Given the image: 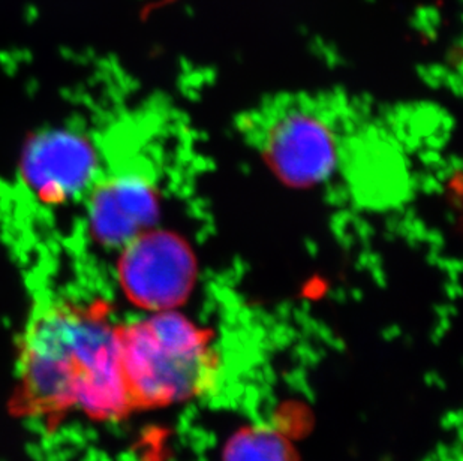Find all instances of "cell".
Returning <instances> with one entry per match:
<instances>
[{"instance_id":"cell-1","label":"cell","mask_w":463,"mask_h":461,"mask_svg":"<svg viewBox=\"0 0 463 461\" xmlns=\"http://www.w3.org/2000/svg\"><path fill=\"white\" fill-rule=\"evenodd\" d=\"M9 409L49 421L70 412L101 422L131 414L118 324L98 306L63 298L38 303L20 339Z\"/></svg>"},{"instance_id":"cell-2","label":"cell","mask_w":463,"mask_h":461,"mask_svg":"<svg viewBox=\"0 0 463 461\" xmlns=\"http://www.w3.org/2000/svg\"><path fill=\"white\" fill-rule=\"evenodd\" d=\"M118 343L132 410L182 405L213 382L212 340L177 309L120 324Z\"/></svg>"},{"instance_id":"cell-3","label":"cell","mask_w":463,"mask_h":461,"mask_svg":"<svg viewBox=\"0 0 463 461\" xmlns=\"http://www.w3.org/2000/svg\"><path fill=\"white\" fill-rule=\"evenodd\" d=\"M346 127L319 98H279L250 114L246 134L271 173L294 187L326 183L345 161Z\"/></svg>"},{"instance_id":"cell-4","label":"cell","mask_w":463,"mask_h":461,"mask_svg":"<svg viewBox=\"0 0 463 461\" xmlns=\"http://www.w3.org/2000/svg\"><path fill=\"white\" fill-rule=\"evenodd\" d=\"M120 282L128 298L146 312L179 309L193 292L197 266L175 235L147 230L125 246Z\"/></svg>"},{"instance_id":"cell-5","label":"cell","mask_w":463,"mask_h":461,"mask_svg":"<svg viewBox=\"0 0 463 461\" xmlns=\"http://www.w3.org/2000/svg\"><path fill=\"white\" fill-rule=\"evenodd\" d=\"M159 202L152 179L127 168L95 180L90 187L89 223L93 237L109 248H125L150 230Z\"/></svg>"},{"instance_id":"cell-6","label":"cell","mask_w":463,"mask_h":461,"mask_svg":"<svg viewBox=\"0 0 463 461\" xmlns=\"http://www.w3.org/2000/svg\"><path fill=\"white\" fill-rule=\"evenodd\" d=\"M97 168V155L86 139L54 132L33 141L23 162V175L44 202H61L90 189Z\"/></svg>"},{"instance_id":"cell-7","label":"cell","mask_w":463,"mask_h":461,"mask_svg":"<svg viewBox=\"0 0 463 461\" xmlns=\"http://www.w3.org/2000/svg\"><path fill=\"white\" fill-rule=\"evenodd\" d=\"M221 461H300L293 442L269 426H246L223 445Z\"/></svg>"}]
</instances>
